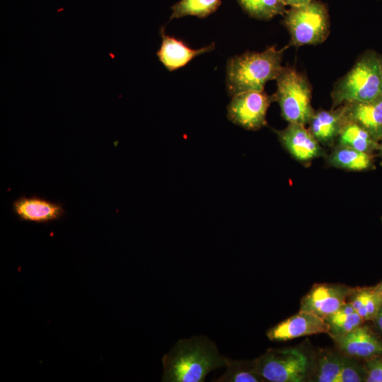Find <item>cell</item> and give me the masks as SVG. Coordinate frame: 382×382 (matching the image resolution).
<instances>
[{"label":"cell","mask_w":382,"mask_h":382,"mask_svg":"<svg viewBox=\"0 0 382 382\" xmlns=\"http://www.w3.org/2000/svg\"><path fill=\"white\" fill-rule=\"evenodd\" d=\"M345 122L342 105L330 110H319L309 121L308 129L321 145L333 147Z\"/></svg>","instance_id":"cell-15"},{"label":"cell","mask_w":382,"mask_h":382,"mask_svg":"<svg viewBox=\"0 0 382 382\" xmlns=\"http://www.w3.org/2000/svg\"><path fill=\"white\" fill-rule=\"evenodd\" d=\"M324 320L328 325L331 337L346 335L365 323L347 301Z\"/></svg>","instance_id":"cell-19"},{"label":"cell","mask_w":382,"mask_h":382,"mask_svg":"<svg viewBox=\"0 0 382 382\" xmlns=\"http://www.w3.org/2000/svg\"><path fill=\"white\" fill-rule=\"evenodd\" d=\"M382 94L379 54L368 50L356 60L350 70L333 85L332 109L344 103L366 102Z\"/></svg>","instance_id":"cell-3"},{"label":"cell","mask_w":382,"mask_h":382,"mask_svg":"<svg viewBox=\"0 0 382 382\" xmlns=\"http://www.w3.org/2000/svg\"><path fill=\"white\" fill-rule=\"evenodd\" d=\"M366 382H382V355L364 360Z\"/></svg>","instance_id":"cell-25"},{"label":"cell","mask_w":382,"mask_h":382,"mask_svg":"<svg viewBox=\"0 0 382 382\" xmlns=\"http://www.w3.org/2000/svg\"><path fill=\"white\" fill-rule=\"evenodd\" d=\"M160 35L162 41L156 55L169 71L185 66L195 57L211 52L215 47L213 42L199 49H192L180 40L166 35L163 28H161Z\"/></svg>","instance_id":"cell-13"},{"label":"cell","mask_w":382,"mask_h":382,"mask_svg":"<svg viewBox=\"0 0 382 382\" xmlns=\"http://www.w3.org/2000/svg\"><path fill=\"white\" fill-rule=\"evenodd\" d=\"M283 25L290 35L289 45L300 47L323 42L330 31L327 8L320 1L309 3L286 11Z\"/></svg>","instance_id":"cell-5"},{"label":"cell","mask_w":382,"mask_h":382,"mask_svg":"<svg viewBox=\"0 0 382 382\" xmlns=\"http://www.w3.org/2000/svg\"><path fill=\"white\" fill-rule=\"evenodd\" d=\"M228 357L206 335L180 339L162 358V381L203 382L209 372L226 367Z\"/></svg>","instance_id":"cell-1"},{"label":"cell","mask_w":382,"mask_h":382,"mask_svg":"<svg viewBox=\"0 0 382 382\" xmlns=\"http://www.w3.org/2000/svg\"><path fill=\"white\" fill-rule=\"evenodd\" d=\"M212 381L262 382L266 381L257 372L254 360H235L228 358L224 373Z\"/></svg>","instance_id":"cell-20"},{"label":"cell","mask_w":382,"mask_h":382,"mask_svg":"<svg viewBox=\"0 0 382 382\" xmlns=\"http://www.w3.org/2000/svg\"><path fill=\"white\" fill-rule=\"evenodd\" d=\"M379 62H380L381 71V76H382V54H379Z\"/></svg>","instance_id":"cell-30"},{"label":"cell","mask_w":382,"mask_h":382,"mask_svg":"<svg viewBox=\"0 0 382 382\" xmlns=\"http://www.w3.org/2000/svg\"><path fill=\"white\" fill-rule=\"evenodd\" d=\"M378 156L381 159V164L382 165V138L379 141V149L378 151Z\"/></svg>","instance_id":"cell-28"},{"label":"cell","mask_w":382,"mask_h":382,"mask_svg":"<svg viewBox=\"0 0 382 382\" xmlns=\"http://www.w3.org/2000/svg\"><path fill=\"white\" fill-rule=\"evenodd\" d=\"M374 287L376 290L382 295V280L376 286H374Z\"/></svg>","instance_id":"cell-29"},{"label":"cell","mask_w":382,"mask_h":382,"mask_svg":"<svg viewBox=\"0 0 382 382\" xmlns=\"http://www.w3.org/2000/svg\"><path fill=\"white\" fill-rule=\"evenodd\" d=\"M342 354L357 359L382 355V340L364 324L346 335L332 337Z\"/></svg>","instance_id":"cell-11"},{"label":"cell","mask_w":382,"mask_h":382,"mask_svg":"<svg viewBox=\"0 0 382 382\" xmlns=\"http://www.w3.org/2000/svg\"><path fill=\"white\" fill-rule=\"evenodd\" d=\"M274 96L262 91H246L233 95L227 107L229 120L246 129L257 130L267 125L268 108Z\"/></svg>","instance_id":"cell-7"},{"label":"cell","mask_w":382,"mask_h":382,"mask_svg":"<svg viewBox=\"0 0 382 382\" xmlns=\"http://www.w3.org/2000/svg\"><path fill=\"white\" fill-rule=\"evenodd\" d=\"M274 132L282 146L300 162L308 163L326 156L321 144L305 125L289 123L284 129Z\"/></svg>","instance_id":"cell-9"},{"label":"cell","mask_w":382,"mask_h":382,"mask_svg":"<svg viewBox=\"0 0 382 382\" xmlns=\"http://www.w3.org/2000/svg\"><path fill=\"white\" fill-rule=\"evenodd\" d=\"M335 145L349 147L371 155L374 152H378L379 149V142L376 141L366 129L346 119Z\"/></svg>","instance_id":"cell-17"},{"label":"cell","mask_w":382,"mask_h":382,"mask_svg":"<svg viewBox=\"0 0 382 382\" xmlns=\"http://www.w3.org/2000/svg\"><path fill=\"white\" fill-rule=\"evenodd\" d=\"M257 372L271 382H301L309 374L311 361L297 348L269 349L254 359Z\"/></svg>","instance_id":"cell-6"},{"label":"cell","mask_w":382,"mask_h":382,"mask_svg":"<svg viewBox=\"0 0 382 382\" xmlns=\"http://www.w3.org/2000/svg\"><path fill=\"white\" fill-rule=\"evenodd\" d=\"M221 4V0H180L173 6L170 20L187 16L203 18L215 12Z\"/></svg>","instance_id":"cell-22"},{"label":"cell","mask_w":382,"mask_h":382,"mask_svg":"<svg viewBox=\"0 0 382 382\" xmlns=\"http://www.w3.org/2000/svg\"><path fill=\"white\" fill-rule=\"evenodd\" d=\"M281 2L286 6L291 7L299 6L309 3L313 0H280Z\"/></svg>","instance_id":"cell-26"},{"label":"cell","mask_w":382,"mask_h":382,"mask_svg":"<svg viewBox=\"0 0 382 382\" xmlns=\"http://www.w3.org/2000/svg\"><path fill=\"white\" fill-rule=\"evenodd\" d=\"M353 289L342 284H315L301 299L299 311L325 319L347 302Z\"/></svg>","instance_id":"cell-8"},{"label":"cell","mask_w":382,"mask_h":382,"mask_svg":"<svg viewBox=\"0 0 382 382\" xmlns=\"http://www.w3.org/2000/svg\"><path fill=\"white\" fill-rule=\"evenodd\" d=\"M366 379V369L364 364L357 359L342 354L340 382H363Z\"/></svg>","instance_id":"cell-24"},{"label":"cell","mask_w":382,"mask_h":382,"mask_svg":"<svg viewBox=\"0 0 382 382\" xmlns=\"http://www.w3.org/2000/svg\"><path fill=\"white\" fill-rule=\"evenodd\" d=\"M342 354L334 351H322L319 355L313 381L340 382Z\"/></svg>","instance_id":"cell-21"},{"label":"cell","mask_w":382,"mask_h":382,"mask_svg":"<svg viewBox=\"0 0 382 382\" xmlns=\"http://www.w3.org/2000/svg\"><path fill=\"white\" fill-rule=\"evenodd\" d=\"M366 321H373L382 305V295L374 286L354 287L347 300Z\"/></svg>","instance_id":"cell-18"},{"label":"cell","mask_w":382,"mask_h":382,"mask_svg":"<svg viewBox=\"0 0 382 382\" xmlns=\"http://www.w3.org/2000/svg\"><path fill=\"white\" fill-rule=\"evenodd\" d=\"M374 156L346 146H334L330 154L325 156L326 163L340 169L362 171L375 168Z\"/></svg>","instance_id":"cell-16"},{"label":"cell","mask_w":382,"mask_h":382,"mask_svg":"<svg viewBox=\"0 0 382 382\" xmlns=\"http://www.w3.org/2000/svg\"><path fill=\"white\" fill-rule=\"evenodd\" d=\"M243 11L250 17L267 21L284 14L285 6L280 0H237Z\"/></svg>","instance_id":"cell-23"},{"label":"cell","mask_w":382,"mask_h":382,"mask_svg":"<svg viewBox=\"0 0 382 382\" xmlns=\"http://www.w3.org/2000/svg\"><path fill=\"white\" fill-rule=\"evenodd\" d=\"M15 216L21 221L47 224L62 219L65 211L63 206L35 195L21 196L11 205Z\"/></svg>","instance_id":"cell-12"},{"label":"cell","mask_w":382,"mask_h":382,"mask_svg":"<svg viewBox=\"0 0 382 382\" xmlns=\"http://www.w3.org/2000/svg\"><path fill=\"white\" fill-rule=\"evenodd\" d=\"M276 81L273 96L282 117L289 123L308 125L316 111L311 105L312 87L306 75L294 67L284 66Z\"/></svg>","instance_id":"cell-4"},{"label":"cell","mask_w":382,"mask_h":382,"mask_svg":"<svg viewBox=\"0 0 382 382\" xmlns=\"http://www.w3.org/2000/svg\"><path fill=\"white\" fill-rule=\"evenodd\" d=\"M328 332L329 327L324 319L299 311L298 313L270 328L266 335L270 341L284 342L303 336L328 334Z\"/></svg>","instance_id":"cell-10"},{"label":"cell","mask_w":382,"mask_h":382,"mask_svg":"<svg viewBox=\"0 0 382 382\" xmlns=\"http://www.w3.org/2000/svg\"><path fill=\"white\" fill-rule=\"evenodd\" d=\"M347 120L366 129L379 142L382 138V94L366 102H351L342 105Z\"/></svg>","instance_id":"cell-14"},{"label":"cell","mask_w":382,"mask_h":382,"mask_svg":"<svg viewBox=\"0 0 382 382\" xmlns=\"http://www.w3.org/2000/svg\"><path fill=\"white\" fill-rule=\"evenodd\" d=\"M373 322L376 330L382 333V305Z\"/></svg>","instance_id":"cell-27"},{"label":"cell","mask_w":382,"mask_h":382,"mask_svg":"<svg viewBox=\"0 0 382 382\" xmlns=\"http://www.w3.org/2000/svg\"><path fill=\"white\" fill-rule=\"evenodd\" d=\"M381 221H382V216H381Z\"/></svg>","instance_id":"cell-31"},{"label":"cell","mask_w":382,"mask_h":382,"mask_svg":"<svg viewBox=\"0 0 382 382\" xmlns=\"http://www.w3.org/2000/svg\"><path fill=\"white\" fill-rule=\"evenodd\" d=\"M285 48L274 46L262 52H250L231 57L226 64V88L231 96L246 91H262L266 83L276 80Z\"/></svg>","instance_id":"cell-2"}]
</instances>
